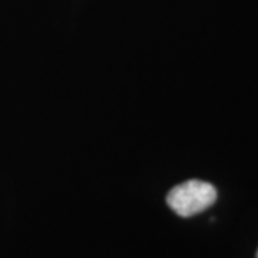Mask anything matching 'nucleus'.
I'll list each match as a JSON object with an SVG mask.
<instances>
[{"label":"nucleus","instance_id":"f03ea898","mask_svg":"<svg viewBox=\"0 0 258 258\" xmlns=\"http://www.w3.org/2000/svg\"><path fill=\"white\" fill-rule=\"evenodd\" d=\"M257 258H258V251H257Z\"/></svg>","mask_w":258,"mask_h":258},{"label":"nucleus","instance_id":"f257e3e1","mask_svg":"<svg viewBox=\"0 0 258 258\" xmlns=\"http://www.w3.org/2000/svg\"><path fill=\"white\" fill-rule=\"evenodd\" d=\"M215 200L217 191L214 185L198 179H191L184 184L176 185L166 197L169 208L184 218L205 211L215 203Z\"/></svg>","mask_w":258,"mask_h":258}]
</instances>
